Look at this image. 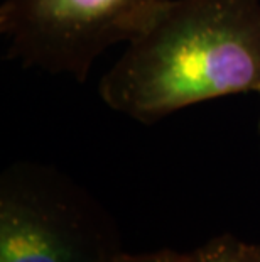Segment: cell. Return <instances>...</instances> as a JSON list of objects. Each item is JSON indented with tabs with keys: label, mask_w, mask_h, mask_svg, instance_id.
I'll use <instances>...</instances> for the list:
<instances>
[{
	"label": "cell",
	"mask_w": 260,
	"mask_h": 262,
	"mask_svg": "<svg viewBox=\"0 0 260 262\" xmlns=\"http://www.w3.org/2000/svg\"><path fill=\"white\" fill-rule=\"evenodd\" d=\"M103 262H184V254H178L169 249H162L157 250V252H149V254H137V255L117 252L110 255Z\"/></svg>",
	"instance_id": "5"
},
{
	"label": "cell",
	"mask_w": 260,
	"mask_h": 262,
	"mask_svg": "<svg viewBox=\"0 0 260 262\" xmlns=\"http://www.w3.org/2000/svg\"><path fill=\"white\" fill-rule=\"evenodd\" d=\"M230 262H260V245L231 238Z\"/></svg>",
	"instance_id": "6"
},
{
	"label": "cell",
	"mask_w": 260,
	"mask_h": 262,
	"mask_svg": "<svg viewBox=\"0 0 260 262\" xmlns=\"http://www.w3.org/2000/svg\"><path fill=\"white\" fill-rule=\"evenodd\" d=\"M258 137H260V117H258Z\"/></svg>",
	"instance_id": "7"
},
{
	"label": "cell",
	"mask_w": 260,
	"mask_h": 262,
	"mask_svg": "<svg viewBox=\"0 0 260 262\" xmlns=\"http://www.w3.org/2000/svg\"><path fill=\"white\" fill-rule=\"evenodd\" d=\"M166 0H4L0 34L26 68L83 81L110 46L129 42Z\"/></svg>",
	"instance_id": "3"
},
{
	"label": "cell",
	"mask_w": 260,
	"mask_h": 262,
	"mask_svg": "<svg viewBox=\"0 0 260 262\" xmlns=\"http://www.w3.org/2000/svg\"><path fill=\"white\" fill-rule=\"evenodd\" d=\"M98 93L142 124L206 100L260 95V2L166 0L105 73Z\"/></svg>",
	"instance_id": "1"
},
{
	"label": "cell",
	"mask_w": 260,
	"mask_h": 262,
	"mask_svg": "<svg viewBox=\"0 0 260 262\" xmlns=\"http://www.w3.org/2000/svg\"><path fill=\"white\" fill-rule=\"evenodd\" d=\"M231 238L233 235H220L201 247L184 254V262H230Z\"/></svg>",
	"instance_id": "4"
},
{
	"label": "cell",
	"mask_w": 260,
	"mask_h": 262,
	"mask_svg": "<svg viewBox=\"0 0 260 262\" xmlns=\"http://www.w3.org/2000/svg\"><path fill=\"white\" fill-rule=\"evenodd\" d=\"M120 252L98 206L51 168L0 178V262H103Z\"/></svg>",
	"instance_id": "2"
}]
</instances>
